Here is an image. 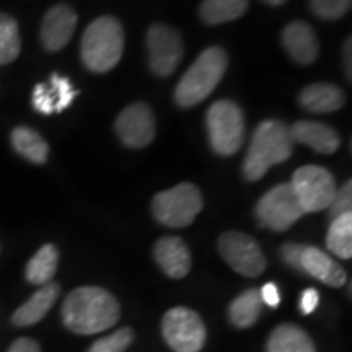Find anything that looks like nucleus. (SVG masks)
<instances>
[{
  "mask_svg": "<svg viewBox=\"0 0 352 352\" xmlns=\"http://www.w3.org/2000/svg\"><path fill=\"white\" fill-rule=\"evenodd\" d=\"M352 0H308L311 13L321 20H340L351 10Z\"/></svg>",
  "mask_w": 352,
  "mask_h": 352,
  "instance_id": "nucleus-28",
  "label": "nucleus"
},
{
  "mask_svg": "<svg viewBox=\"0 0 352 352\" xmlns=\"http://www.w3.org/2000/svg\"><path fill=\"white\" fill-rule=\"evenodd\" d=\"M77 13L67 3H57L44 15L41 23L43 47L50 52H57L67 46L77 28Z\"/></svg>",
  "mask_w": 352,
  "mask_h": 352,
  "instance_id": "nucleus-13",
  "label": "nucleus"
},
{
  "mask_svg": "<svg viewBox=\"0 0 352 352\" xmlns=\"http://www.w3.org/2000/svg\"><path fill=\"white\" fill-rule=\"evenodd\" d=\"M148 67L158 77H170L183 59V39L176 30L155 23L148 28L147 38Z\"/></svg>",
  "mask_w": 352,
  "mask_h": 352,
  "instance_id": "nucleus-11",
  "label": "nucleus"
},
{
  "mask_svg": "<svg viewBox=\"0 0 352 352\" xmlns=\"http://www.w3.org/2000/svg\"><path fill=\"white\" fill-rule=\"evenodd\" d=\"M351 52H352V39L347 38L342 47V59H344V72L347 80H351Z\"/></svg>",
  "mask_w": 352,
  "mask_h": 352,
  "instance_id": "nucleus-36",
  "label": "nucleus"
},
{
  "mask_svg": "<svg viewBox=\"0 0 352 352\" xmlns=\"http://www.w3.org/2000/svg\"><path fill=\"white\" fill-rule=\"evenodd\" d=\"M290 186L305 214L328 209L338 189L333 175L318 165H305L296 170Z\"/></svg>",
  "mask_w": 352,
  "mask_h": 352,
  "instance_id": "nucleus-9",
  "label": "nucleus"
},
{
  "mask_svg": "<svg viewBox=\"0 0 352 352\" xmlns=\"http://www.w3.org/2000/svg\"><path fill=\"white\" fill-rule=\"evenodd\" d=\"M327 248L334 256L341 259H351L352 256V212L342 214L331 220L328 235Z\"/></svg>",
  "mask_w": 352,
  "mask_h": 352,
  "instance_id": "nucleus-25",
  "label": "nucleus"
},
{
  "mask_svg": "<svg viewBox=\"0 0 352 352\" xmlns=\"http://www.w3.org/2000/svg\"><path fill=\"white\" fill-rule=\"evenodd\" d=\"M219 253L233 271L241 276L258 277L266 270L263 250L250 235L241 232H226L217 241Z\"/></svg>",
  "mask_w": 352,
  "mask_h": 352,
  "instance_id": "nucleus-10",
  "label": "nucleus"
},
{
  "mask_svg": "<svg viewBox=\"0 0 352 352\" xmlns=\"http://www.w3.org/2000/svg\"><path fill=\"white\" fill-rule=\"evenodd\" d=\"M162 334L175 352H199L206 344L208 331L204 321L195 310L175 307L164 315Z\"/></svg>",
  "mask_w": 352,
  "mask_h": 352,
  "instance_id": "nucleus-7",
  "label": "nucleus"
},
{
  "mask_svg": "<svg viewBox=\"0 0 352 352\" xmlns=\"http://www.w3.org/2000/svg\"><path fill=\"white\" fill-rule=\"evenodd\" d=\"M47 87H50L51 94L54 96L56 113H63L64 109H67L78 95V91L74 88L72 82L67 77L59 76V74H52Z\"/></svg>",
  "mask_w": 352,
  "mask_h": 352,
  "instance_id": "nucleus-27",
  "label": "nucleus"
},
{
  "mask_svg": "<svg viewBox=\"0 0 352 352\" xmlns=\"http://www.w3.org/2000/svg\"><path fill=\"white\" fill-rule=\"evenodd\" d=\"M261 308L263 302L259 297V290L248 289L230 303L228 318L236 328H250L258 321Z\"/></svg>",
  "mask_w": 352,
  "mask_h": 352,
  "instance_id": "nucleus-24",
  "label": "nucleus"
},
{
  "mask_svg": "<svg viewBox=\"0 0 352 352\" xmlns=\"http://www.w3.org/2000/svg\"><path fill=\"white\" fill-rule=\"evenodd\" d=\"M153 258L171 279H183L191 270V253L179 236H164L153 246Z\"/></svg>",
  "mask_w": 352,
  "mask_h": 352,
  "instance_id": "nucleus-15",
  "label": "nucleus"
},
{
  "mask_svg": "<svg viewBox=\"0 0 352 352\" xmlns=\"http://www.w3.org/2000/svg\"><path fill=\"white\" fill-rule=\"evenodd\" d=\"M289 129L294 142L307 145L311 151L324 153V155L334 153L341 145L340 134L324 122L298 121Z\"/></svg>",
  "mask_w": 352,
  "mask_h": 352,
  "instance_id": "nucleus-16",
  "label": "nucleus"
},
{
  "mask_svg": "<svg viewBox=\"0 0 352 352\" xmlns=\"http://www.w3.org/2000/svg\"><path fill=\"white\" fill-rule=\"evenodd\" d=\"M21 51L19 23L13 16L0 12V65L12 64Z\"/></svg>",
  "mask_w": 352,
  "mask_h": 352,
  "instance_id": "nucleus-26",
  "label": "nucleus"
},
{
  "mask_svg": "<svg viewBox=\"0 0 352 352\" xmlns=\"http://www.w3.org/2000/svg\"><path fill=\"white\" fill-rule=\"evenodd\" d=\"M204 208L199 188L192 183L176 184L155 195L152 199V212L162 226L183 228L191 226Z\"/></svg>",
  "mask_w": 352,
  "mask_h": 352,
  "instance_id": "nucleus-6",
  "label": "nucleus"
},
{
  "mask_svg": "<svg viewBox=\"0 0 352 352\" xmlns=\"http://www.w3.org/2000/svg\"><path fill=\"white\" fill-rule=\"evenodd\" d=\"M124 52V30L114 16L95 19L83 32L82 63L90 72L104 74L114 69Z\"/></svg>",
  "mask_w": 352,
  "mask_h": 352,
  "instance_id": "nucleus-3",
  "label": "nucleus"
},
{
  "mask_svg": "<svg viewBox=\"0 0 352 352\" xmlns=\"http://www.w3.org/2000/svg\"><path fill=\"white\" fill-rule=\"evenodd\" d=\"M15 152L36 165L46 164L50 157V145L36 131L26 126H16L10 135Z\"/></svg>",
  "mask_w": 352,
  "mask_h": 352,
  "instance_id": "nucleus-21",
  "label": "nucleus"
},
{
  "mask_svg": "<svg viewBox=\"0 0 352 352\" xmlns=\"http://www.w3.org/2000/svg\"><path fill=\"white\" fill-rule=\"evenodd\" d=\"M305 250V245H298V243H285L280 248V256H283L284 263L287 266L292 267L296 271H302V253Z\"/></svg>",
  "mask_w": 352,
  "mask_h": 352,
  "instance_id": "nucleus-32",
  "label": "nucleus"
},
{
  "mask_svg": "<svg viewBox=\"0 0 352 352\" xmlns=\"http://www.w3.org/2000/svg\"><path fill=\"white\" fill-rule=\"evenodd\" d=\"M320 303V294L316 289H307L303 290L300 296V311L303 315H310L314 314Z\"/></svg>",
  "mask_w": 352,
  "mask_h": 352,
  "instance_id": "nucleus-33",
  "label": "nucleus"
},
{
  "mask_svg": "<svg viewBox=\"0 0 352 352\" xmlns=\"http://www.w3.org/2000/svg\"><path fill=\"white\" fill-rule=\"evenodd\" d=\"M352 209V182H346L334 192L331 204L328 206L329 219H336L342 214L351 212Z\"/></svg>",
  "mask_w": 352,
  "mask_h": 352,
  "instance_id": "nucleus-30",
  "label": "nucleus"
},
{
  "mask_svg": "<svg viewBox=\"0 0 352 352\" xmlns=\"http://www.w3.org/2000/svg\"><path fill=\"white\" fill-rule=\"evenodd\" d=\"M298 103L310 113H333L344 107L346 95L333 83H311L300 91Z\"/></svg>",
  "mask_w": 352,
  "mask_h": 352,
  "instance_id": "nucleus-19",
  "label": "nucleus"
},
{
  "mask_svg": "<svg viewBox=\"0 0 352 352\" xmlns=\"http://www.w3.org/2000/svg\"><path fill=\"white\" fill-rule=\"evenodd\" d=\"M254 214L263 227L274 232L289 230L305 215L290 183L277 184L270 189L258 201Z\"/></svg>",
  "mask_w": 352,
  "mask_h": 352,
  "instance_id": "nucleus-8",
  "label": "nucleus"
},
{
  "mask_svg": "<svg viewBox=\"0 0 352 352\" xmlns=\"http://www.w3.org/2000/svg\"><path fill=\"white\" fill-rule=\"evenodd\" d=\"M60 287L57 283H50L41 285L32 297L26 300L20 308H16L12 315V323L19 328L33 327L50 314V310L59 298Z\"/></svg>",
  "mask_w": 352,
  "mask_h": 352,
  "instance_id": "nucleus-18",
  "label": "nucleus"
},
{
  "mask_svg": "<svg viewBox=\"0 0 352 352\" xmlns=\"http://www.w3.org/2000/svg\"><path fill=\"white\" fill-rule=\"evenodd\" d=\"M259 297H261L263 303H266V305L271 308L279 307L280 303V292L274 283L264 284L263 289L259 290Z\"/></svg>",
  "mask_w": 352,
  "mask_h": 352,
  "instance_id": "nucleus-34",
  "label": "nucleus"
},
{
  "mask_svg": "<svg viewBox=\"0 0 352 352\" xmlns=\"http://www.w3.org/2000/svg\"><path fill=\"white\" fill-rule=\"evenodd\" d=\"M227 65V52L220 46H210L202 51L176 85V103L182 108H191L204 101L222 80Z\"/></svg>",
  "mask_w": 352,
  "mask_h": 352,
  "instance_id": "nucleus-4",
  "label": "nucleus"
},
{
  "mask_svg": "<svg viewBox=\"0 0 352 352\" xmlns=\"http://www.w3.org/2000/svg\"><path fill=\"white\" fill-rule=\"evenodd\" d=\"M302 271L315 277L320 283L329 285V287H342L346 284V271L342 270L341 264L321 252L316 246H305L302 253Z\"/></svg>",
  "mask_w": 352,
  "mask_h": 352,
  "instance_id": "nucleus-17",
  "label": "nucleus"
},
{
  "mask_svg": "<svg viewBox=\"0 0 352 352\" xmlns=\"http://www.w3.org/2000/svg\"><path fill=\"white\" fill-rule=\"evenodd\" d=\"M7 352H41V347L32 338H19Z\"/></svg>",
  "mask_w": 352,
  "mask_h": 352,
  "instance_id": "nucleus-35",
  "label": "nucleus"
},
{
  "mask_svg": "<svg viewBox=\"0 0 352 352\" xmlns=\"http://www.w3.org/2000/svg\"><path fill=\"white\" fill-rule=\"evenodd\" d=\"M263 2H266L267 6H272V7H280V6H284L287 0H263Z\"/></svg>",
  "mask_w": 352,
  "mask_h": 352,
  "instance_id": "nucleus-37",
  "label": "nucleus"
},
{
  "mask_svg": "<svg viewBox=\"0 0 352 352\" xmlns=\"http://www.w3.org/2000/svg\"><path fill=\"white\" fill-rule=\"evenodd\" d=\"M250 0H202L199 16L208 25H222L243 16Z\"/></svg>",
  "mask_w": 352,
  "mask_h": 352,
  "instance_id": "nucleus-23",
  "label": "nucleus"
},
{
  "mask_svg": "<svg viewBox=\"0 0 352 352\" xmlns=\"http://www.w3.org/2000/svg\"><path fill=\"white\" fill-rule=\"evenodd\" d=\"M209 142L217 155H235L245 138V116L241 108L230 100H219L210 104L206 114Z\"/></svg>",
  "mask_w": 352,
  "mask_h": 352,
  "instance_id": "nucleus-5",
  "label": "nucleus"
},
{
  "mask_svg": "<svg viewBox=\"0 0 352 352\" xmlns=\"http://www.w3.org/2000/svg\"><path fill=\"white\" fill-rule=\"evenodd\" d=\"M114 131L126 147H147L155 138V116L148 104L138 101L120 113L114 122Z\"/></svg>",
  "mask_w": 352,
  "mask_h": 352,
  "instance_id": "nucleus-12",
  "label": "nucleus"
},
{
  "mask_svg": "<svg viewBox=\"0 0 352 352\" xmlns=\"http://www.w3.org/2000/svg\"><path fill=\"white\" fill-rule=\"evenodd\" d=\"M64 327L76 334L107 331L121 318V305L107 289L83 285L69 294L60 308Z\"/></svg>",
  "mask_w": 352,
  "mask_h": 352,
  "instance_id": "nucleus-1",
  "label": "nucleus"
},
{
  "mask_svg": "<svg viewBox=\"0 0 352 352\" xmlns=\"http://www.w3.org/2000/svg\"><path fill=\"white\" fill-rule=\"evenodd\" d=\"M132 341H134V331L131 328H121L109 336L95 341L88 352H124Z\"/></svg>",
  "mask_w": 352,
  "mask_h": 352,
  "instance_id": "nucleus-29",
  "label": "nucleus"
},
{
  "mask_svg": "<svg viewBox=\"0 0 352 352\" xmlns=\"http://www.w3.org/2000/svg\"><path fill=\"white\" fill-rule=\"evenodd\" d=\"M32 104L38 113L41 114H52L56 113V103L54 96H52L50 87L44 85V83H38L34 87L33 95H32Z\"/></svg>",
  "mask_w": 352,
  "mask_h": 352,
  "instance_id": "nucleus-31",
  "label": "nucleus"
},
{
  "mask_svg": "<svg viewBox=\"0 0 352 352\" xmlns=\"http://www.w3.org/2000/svg\"><path fill=\"white\" fill-rule=\"evenodd\" d=\"M283 46L294 63L310 65L318 59L320 43L315 30L307 21H290L283 32Z\"/></svg>",
  "mask_w": 352,
  "mask_h": 352,
  "instance_id": "nucleus-14",
  "label": "nucleus"
},
{
  "mask_svg": "<svg viewBox=\"0 0 352 352\" xmlns=\"http://www.w3.org/2000/svg\"><path fill=\"white\" fill-rule=\"evenodd\" d=\"M266 352H316V349L315 342L300 327L283 323L271 333Z\"/></svg>",
  "mask_w": 352,
  "mask_h": 352,
  "instance_id": "nucleus-20",
  "label": "nucleus"
},
{
  "mask_svg": "<svg viewBox=\"0 0 352 352\" xmlns=\"http://www.w3.org/2000/svg\"><path fill=\"white\" fill-rule=\"evenodd\" d=\"M57 264H59V252L54 245H43L36 254L26 264L25 276L28 283L34 285H46L56 276Z\"/></svg>",
  "mask_w": 352,
  "mask_h": 352,
  "instance_id": "nucleus-22",
  "label": "nucleus"
},
{
  "mask_svg": "<svg viewBox=\"0 0 352 352\" xmlns=\"http://www.w3.org/2000/svg\"><path fill=\"white\" fill-rule=\"evenodd\" d=\"M294 152V140L289 126L283 121H263L253 132L252 144L243 162L246 182H258L271 166L284 164Z\"/></svg>",
  "mask_w": 352,
  "mask_h": 352,
  "instance_id": "nucleus-2",
  "label": "nucleus"
}]
</instances>
